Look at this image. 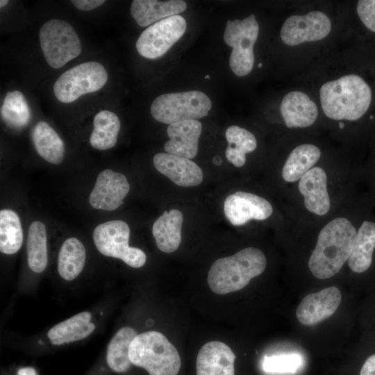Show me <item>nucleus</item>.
I'll list each match as a JSON object with an SVG mask.
<instances>
[{"label":"nucleus","instance_id":"b1692460","mask_svg":"<svg viewBox=\"0 0 375 375\" xmlns=\"http://www.w3.org/2000/svg\"><path fill=\"white\" fill-rule=\"evenodd\" d=\"M32 140L37 153L47 162L58 165L65 156V145L56 131L46 122L40 121L32 131Z\"/></svg>","mask_w":375,"mask_h":375},{"label":"nucleus","instance_id":"f8f14e48","mask_svg":"<svg viewBox=\"0 0 375 375\" xmlns=\"http://www.w3.org/2000/svg\"><path fill=\"white\" fill-rule=\"evenodd\" d=\"M129 190L130 185L124 174L104 169L97 176L89 203L95 209L114 210L124 203Z\"/></svg>","mask_w":375,"mask_h":375},{"label":"nucleus","instance_id":"7ed1b4c3","mask_svg":"<svg viewBox=\"0 0 375 375\" xmlns=\"http://www.w3.org/2000/svg\"><path fill=\"white\" fill-rule=\"evenodd\" d=\"M264 253L255 247L244 248L233 256L221 258L211 265L208 284L215 294H226L246 287L265 269Z\"/></svg>","mask_w":375,"mask_h":375},{"label":"nucleus","instance_id":"ddd939ff","mask_svg":"<svg viewBox=\"0 0 375 375\" xmlns=\"http://www.w3.org/2000/svg\"><path fill=\"white\" fill-rule=\"evenodd\" d=\"M224 210L226 217L233 226L244 225L251 219L264 220L273 212L267 200L245 192L228 195L224 201Z\"/></svg>","mask_w":375,"mask_h":375},{"label":"nucleus","instance_id":"aec40b11","mask_svg":"<svg viewBox=\"0 0 375 375\" xmlns=\"http://www.w3.org/2000/svg\"><path fill=\"white\" fill-rule=\"evenodd\" d=\"M186 8L187 3L182 0H133L130 11L137 24L144 27L181 13Z\"/></svg>","mask_w":375,"mask_h":375},{"label":"nucleus","instance_id":"c756f323","mask_svg":"<svg viewBox=\"0 0 375 375\" xmlns=\"http://www.w3.org/2000/svg\"><path fill=\"white\" fill-rule=\"evenodd\" d=\"M26 251L28 265L34 272L41 273L48 262L47 247V231L40 221H34L28 231Z\"/></svg>","mask_w":375,"mask_h":375},{"label":"nucleus","instance_id":"5701e85b","mask_svg":"<svg viewBox=\"0 0 375 375\" xmlns=\"http://www.w3.org/2000/svg\"><path fill=\"white\" fill-rule=\"evenodd\" d=\"M375 249V223L364 221L359 228L348 260L350 269L357 274L366 272L372 262Z\"/></svg>","mask_w":375,"mask_h":375},{"label":"nucleus","instance_id":"412c9836","mask_svg":"<svg viewBox=\"0 0 375 375\" xmlns=\"http://www.w3.org/2000/svg\"><path fill=\"white\" fill-rule=\"evenodd\" d=\"M183 214L178 209L165 211L153 223L152 233L158 248L165 253L178 249L181 242Z\"/></svg>","mask_w":375,"mask_h":375},{"label":"nucleus","instance_id":"e433bc0d","mask_svg":"<svg viewBox=\"0 0 375 375\" xmlns=\"http://www.w3.org/2000/svg\"><path fill=\"white\" fill-rule=\"evenodd\" d=\"M17 375H38L35 369L31 367H22L17 372Z\"/></svg>","mask_w":375,"mask_h":375},{"label":"nucleus","instance_id":"4468645a","mask_svg":"<svg viewBox=\"0 0 375 375\" xmlns=\"http://www.w3.org/2000/svg\"><path fill=\"white\" fill-rule=\"evenodd\" d=\"M342 294L335 286L306 295L299 304L296 317L300 324L313 326L331 317L338 310Z\"/></svg>","mask_w":375,"mask_h":375},{"label":"nucleus","instance_id":"4c0bfd02","mask_svg":"<svg viewBox=\"0 0 375 375\" xmlns=\"http://www.w3.org/2000/svg\"><path fill=\"white\" fill-rule=\"evenodd\" d=\"M212 162L215 165L219 166L222 163V160L219 156H216L213 158Z\"/></svg>","mask_w":375,"mask_h":375},{"label":"nucleus","instance_id":"ea45409f","mask_svg":"<svg viewBox=\"0 0 375 375\" xmlns=\"http://www.w3.org/2000/svg\"><path fill=\"white\" fill-rule=\"evenodd\" d=\"M339 125H340V128H344V124H343L342 122H340Z\"/></svg>","mask_w":375,"mask_h":375},{"label":"nucleus","instance_id":"4be33fe9","mask_svg":"<svg viewBox=\"0 0 375 375\" xmlns=\"http://www.w3.org/2000/svg\"><path fill=\"white\" fill-rule=\"evenodd\" d=\"M92 315L82 312L53 326L47 333L51 344L61 345L81 340L90 335L95 325L91 322Z\"/></svg>","mask_w":375,"mask_h":375},{"label":"nucleus","instance_id":"7c9ffc66","mask_svg":"<svg viewBox=\"0 0 375 375\" xmlns=\"http://www.w3.org/2000/svg\"><path fill=\"white\" fill-rule=\"evenodd\" d=\"M23 242V231L18 215L12 210L0 211V251L11 255L17 253Z\"/></svg>","mask_w":375,"mask_h":375},{"label":"nucleus","instance_id":"f704fd0d","mask_svg":"<svg viewBox=\"0 0 375 375\" xmlns=\"http://www.w3.org/2000/svg\"><path fill=\"white\" fill-rule=\"evenodd\" d=\"M72 4L78 10L88 11L94 9L105 3L104 0H72Z\"/></svg>","mask_w":375,"mask_h":375},{"label":"nucleus","instance_id":"20e7f679","mask_svg":"<svg viewBox=\"0 0 375 375\" xmlns=\"http://www.w3.org/2000/svg\"><path fill=\"white\" fill-rule=\"evenodd\" d=\"M129 358L149 375H177L181 365L176 347L163 334L154 331L135 337L129 347Z\"/></svg>","mask_w":375,"mask_h":375},{"label":"nucleus","instance_id":"473e14b6","mask_svg":"<svg viewBox=\"0 0 375 375\" xmlns=\"http://www.w3.org/2000/svg\"><path fill=\"white\" fill-rule=\"evenodd\" d=\"M303 358L297 353H283L264 357L262 369L271 374H294L302 366Z\"/></svg>","mask_w":375,"mask_h":375},{"label":"nucleus","instance_id":"1a4fd4ad","mask_svg":"<svg viewBox=\"0 0 375 375\" xmlns=\"http://www.w3.org/2000/svg\"><path fill=\"white\" fill-rule=\"evenodd\" d=\"M108 78L107 71L98 62H86L65 72L53 85L56 99L71 103L81 96L102 88Z\"/></svg>","mask_w":375,"mask_h":375},{"label":"nucleus","instance_id":"6e6552de","mask_svg":"<svg viewBox=\"0 0 375 375\" xmlns=\"http://www.w3.org/2000/svg\"><path fill=\"white\" fill-rule=\"evenodd\" d=\"M92 237L97 250L106 256L120 259L133 268H140L146 262L144 252L128 245L130 228L122 220H111L99 224Z\"/></svg>","mask_w":375,"mask_h":375},{"label":"nucleus","instance_id":"a19ab883","mask_svg":"<svg viewBox=\"0 0 375 375\" xmlns=\"http://www.w3.org/2000/svg\"><path fill=\"white\" fill-rule=\"evenodd\" d=\"M262 66V63H259V64L258 65V67H261Z\"/></svg>","mask_w":375,"mask_h":375},{"label":"nucleus","instance_id":"f257e3e1","mask_svg":"<svg viewBox=\"0 0 375 375\" xmlns=\"http://www.w3.org/2000/svg\"><path fill=\"white\" fill-rule=\"evenodd\" d=\"M356 234L353 224L344 217L333 219L324 226L308 260L312 275L319 279L335 276L349 260Z\"/></svg>","mask_w":375,"mask_h":375},{"label":"nucleus","instance_id":"72a5a7b5","mask_svg":"<svg viewBox=\"0 0 375 375\" xmlns=\"http://www.w3.org/2000/svg\"><path fill=\"white\" fill-rule=\"evenodd\" d=\"M356 9L364 25L375 33V0L358 1Z\"/></svg>","mask_w":375,"mask_h":375},{"label":"nucleus","instance_id":"cd10ccee","mask_svg":"<svg viewBox=\"0 0 375 375\" xmlns=\"http://www.w3.org/2000/svg\"><path fill=\"white\" fill-rule=\"evenodd\" d=\"M137 335L131 327L120 328L110 341L106 353L108 367L115 372H127L132 363L129 358V347L132 340Z\"/></svg>","mask_w":375,"mask_h":375},{"label":"nucleus","instance_id":"bb28decb","mask_svg":"<svg viewBox=\"0 0 375 375\" xmlns=\"http://www.w3.org/2000/svg\"><path fill=\"white\" fill-rule=\"evenodd\" d=\"M119 130L120 121L118 116L110 110H101L94 117L90 143L98 150L111 149L117 143Z\"/></svg>","mask_w":375,"mask_h":375},{"label":"nucleus","instance_id":"423d86ee","mask_svg":"<svg viewBox=\"0 0 375 375\" xmlns=\"http://www.w3.org/2000/svg\"><path fill=\"white\" fill-rule=\"evenodd\" d=\"M41 49L48 65L55 69L64 66L81 53V44L74 28L67 22L53 19L40 28Z\"/></svg>","mask_w":375,"mask_h":375},{"label":"nucleus","instance_id":"79ce46f5","mask_svg":"<svg viewBox=\"0 0 375 375\" xmlns=\"http://www.w3.org/2000/svg\"><path fill=\"white\" fill-rule=\"evenodd\" d=\"M210 78V76L209 75H206V76H205V78Z\"/></svg>","mask_w":375,"mask_h":375},{"label":"nucleus","instance_id":"a211bd4d","mask_svg":"<svg viewBox=\"0 0 375 375\" xmlns=\"http://www.w3.org/2000/svg\"><path fill=\"white\" fill-rule=\"evenodd\" d=\"M299 190L304 197L308 210L317 215H326L331 206L327 191V176L319 167H312L299 180Z\"/></svg>","mask_w":375,"mask_h":375},{"label":"nucleus","instance_id":"0eeeda50","mask_svg":"<svg viewBox=\"0 0 375 375\" xmlns=\"http://www.w3.org/2000/svg\"><path fill=\"white\" fill-rule=\"evenodd\" d=\"M259 33V25L254 14L233 21L228 20L224 33V40L232 47L229 65L238 76L249 74L253 67V47Z\"/></svg>","mask_w":375,"mask_h":375},{"label":"nucleus","instance_id":"58836bf2","mask_svg":"<svg viewBox=\"0 0 375 375\" xmlns=\"http://www.w3.org/2000/svg\"><path fill=\"white\" fill-rule=\"evenodd\" d=\"M8 3V0H1V1H0V7H1V8H3V7H4L5 6H6Z\"/></svg>","mask_w":375,"mask_h":375},{"label":"nucleus","instance_id":"39448f33","mask_svg":"<svg viewBox=\"0 0 375 375\" xmlns=\"http://www.w3.org/2000/svg\"><path fill=\"white\" fill-rule=\"evenodd\" d=\"M212 106L210 98L203 92L192 90L163 94L151 105L152 117L161 123L198 119L208 115Z\"/></svg>","mask_w":375,"mask_h":375},{"label":"nucleus","instance_id":"9b49d317","mask_svg":"<svg viewBox=\"0 0 375 375\" xmlns=\"http://www.w3.org/2000/svg\"><path fill=\"white\" fill-rule=\"evenodd\" d=\"M331 30L329 18L322 12L312 11L304 15H292L283 23L281 38L283 43L296 46L305 42L320 40Z\"/></svg>","mask_w":375,"mask_h":375},{"label":"nucleus","instance_id":"f03ea898","mask_svg":"<svg viewBox=\"0 0 375 375\" xmlns=\"http://www.w3.org/2000/svg\"><path fill=\"white\" fill-rule=\"evenodd\" d=\"M324 114L334 120H357L368 110L372 90L359 76L349 74L328 81L319 91Z\"/></svg>","mask_w":375,"mask_h":375},{"label":"nucleus","instance_id":"2f4dec72","mask_svg":"<svg viewBox=\"0 0 375 375\" xmlns=\"http://www.w3.org/2000/svg\"><path fill=\"white\" fill-rule=\"evenodd\" d=\"M1 116L11 128L20 129L31 118V112L24 94L19 91L8 92L1 108Z\"/></svg>","mask_w":375,"mask_h":375},{"label":"nucleus","instance_id":"c9c22d12","mask_svg":"<svg viewBox=\"0 0 375 375\" xmlns=\"http://www.w3.org/2000/svg\"><path fill=\"white\" fill-rule=\"evenodd\" d=\"M360 375H375V353L366 359L360 369Z\"/></svg>","mask_w":375,"mask_h":375},{"label":"nucleus","instance_id":"393cba45","mask_svg":"<svg viewBox=\"0 0 375 375\" xmlns=\"http://www.w3.org/2000/svg\"><path fill=\"white\" fill-rule=\"evenodd\" d=\"M321 156L319 149L310 144L295 147L287 158L283 169V178L290 183L296 182L318 162Z\"/></svg>","mask_w":375,"mask_h":375},{"label":"nucleus","instance_id":"dca6fc26","mask_svg":"<svg viewBox=\"0 0 375 375\" xmlns=\"http://www.w3.org/2000/svg\"><path fill=\"white\" fill-rule=\"evenodd\" d=\"M235 358L226 344L219 341L207 342L197 357V375H235Z\"/></svg>","mask_w":375,"mask_h":375},{"label":"nucleus","instance_id":"c85d7f7f","mask_svg":"<svg viewBox=\"0 0 375 375\" xmlns=\"http://www.w3.org/2000/svg\"><path fill=\"white\" fill-rule=\"evenodd\" d=\"M228 147L225 156L233 165L242 167L246 162V153L253 151L257 147L254 135L238 126H229L225 133Z\"/></svg>","mask_w":375,"mask_h":375},{"label":"nucleus","instance_id":"6ab92c4d","mask_svg":"<svg viewBox=\"0 0 375 375\" xmlns=\"http://www.w3.org/2000/svg\"><path fill=\"white\" fill-rule=\"evenodd\" d=\"M288 128H304L311 126L317 117L315 103L305 93L292 91L283 99L280 108Z\"/></svg>","mask_w":375,"mask_h":375},{"label":"nucleus","instance_id":"a878e982","mask_svg":"<svg viewBox=\"0 0 375 375\" xmlns=\"http://www.w3.org/2000/svg\"><path fill=\"white\" fill-rule=\"evenodd\" d=\"M85 258V249L82 242L76 238H67L58 253V274L66 281L75 279L84 267Z\"/></svg>","mask_w":375,"mask_h":375},{"label":"nucleus","instance_id":"f3484780","mask_svg":"<svg viewBox=\"0 0 375 375\" xmlns=\"http://www.w3.org/2000/svg\"><path fill=\"white\" fill-rule=\"evenodd\" d=\"M202 124L197 119L185 120L169 124L167 133L169 140L164 145L166 153L194 158L199 150Z\"/></svg>","mask_w":375,"mask_h":375},{"label":"nucleus","instance_id":"9d476101","mask_svg":"<svg viewBox=\"0 0 375 375\" xmlns=\"http://www.w3.org/2000/svg\"><path fill=\"white\" fill-rule=\"evenodd\" d=\"M185 19L179 15L162 19L146 28L138 38V52L148 59H156L165 53L183 35Z\"/></svg>","mask_w":375,"mask_h":375},{"label":"nucleus","instance_id":"2eb2a0df","mask_svg":"<svg viewBox=\"0 0 375 375\" xmlns=\"http://www.w3.org/2000/svg\"><path fill=\"white\" fill-rule=\"evenodd\" d=\"M153 162L160 173L179 186H196L203 181L201 169L190 159L168 153H158L153 156Z\"/></svg>","mask_w":375,"mask_h":375}]
</instances>
